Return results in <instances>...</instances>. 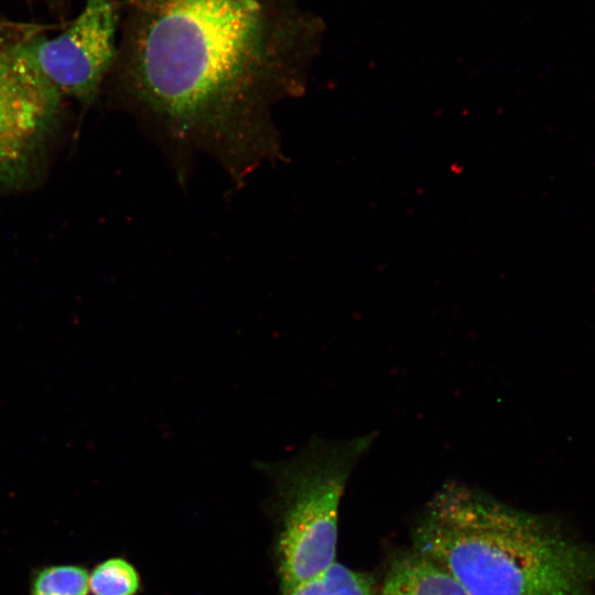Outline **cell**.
<instances>
[{
  "label": "cell",
  "instance_id": "cell-1",
  "mask_svg": "<svg viewBox=\"0 0 595 595\" xmlns=\"http://www.w3.org/2000/svg\"><path fill=\"white\" fill-rule=\"evenodd\" d=\"M322 34L299 0H131L121 96L175 169L205 155L238 184L282 159L273 112L304 94Z\"/></svg>",
  "mask_w": 595,
  "mask_h": 595
},
{
  "label": "cell",
  "instance_id": "cell-2",
  "mask_svg": "<svg viewBox=\"0 0 595 595\" xmlns=\"http://www.w3.org/2000/svg\"><path fill=\"white\" fill-rule=\"evenodd\" d=\"M413 544L467 595H595L594 552L541 517L457 480L426 504Z\"/></svg>",
  "mask_w": 595,
  "mask_h": 595
},
{
  "label": "cell",
  "instance_id": "cell-3",
  "mask_svg": "<svg viewBox=\"0 0 595 595\" xmlns=\"http://www.w3.org/2000/svg\"><path fill=\"white\" fill-rule=\"evenodd\" d=\"M376 439L377 432L339 440L314 435L286 459L253 463L271 484L281 595L335 563L340 500L351 472Z\"/></svg>",
  "mask_w": 595,
  "mask_h": 595
},
{
  "label": "cell",
  "instance_id": "cell-4",
  "mask_svg": "<svg viewBox=\"0 0 595 595\" xmlns=\"http://www.w3.org/2000/svg\"><path fill=\"white\" fill-rule=\"evenodd\" d=\"M115 0H86L61 34L12 46L17 55L58 96L91 104L117 57Z\"/></svg>",
  "mask_w": 595,
  "mask_h": 595
},
{
  "label": "cell",
  "instance_id": "cell-5",
  "mask_svg": "<svg viewBox=\"0 0 595 595\" xmlns=\"http://www.w3.org/2000/svg\"><path fill=\"white\" fill-rule=\"evenodd\" d=\"M62 99L12 46L0 48V185L19 186L30 177Z\"/></svg>",
  "mask_w": 595,
  "mask_h": 595
},
{
  "label": "cell",
  "instance_id": "cell-6",
  "mask_svg": "<svg viewBox=\"0 0 595 595\" xmlns=\"http://www.w3.org/2000/svg\"><path fill=\"white\" fill-rule=\"evenodd\" d=\"M381 595H467L442 565L416 552L397 556L390 564Z\"/></svg>",
  "mask_w": 595,
  "mask_h": 595
},
{
  "label": "cell",
  "instance_id": "cell-7",
  "mask_svg": "<svg viewBox=\"0 0 595 595\" xmlns=\"http://www.w3.org/2000/svg\"><path fill=\"white\" fill-rule=\"evenodd\" d=\"M288 595H376V588L371 575L335 562Z\"/></svg>",
  "mask_w": 595,
  "mask_h": 595
},
{
  "label": "cell",
  "instance_id": "cell-8",
  "mask_svg": "<svg viewBox=\"0 0 595 595\" xmlns=\"http://www.w3.org/2000/svg\"><path fill=\"white\" fill-rule=\"evenodd\" d=\"M89 573L80 565L42 566L31 575V595H88Z\"/></svg>",
  "mask_w": 595,
  "mask_h": 595
},
{
  "label": "cell",
  "instance_id": "cell-9",
  "mask_svg": "<svg viewBox=\"0 0 595 595\" xmlns=\"http://www.w3.org/2000/svg\"><path fill=\"white\" fill-rule=\"evenodd\" d=\"M139 588L138 572L121 558L105 560L89 573V589L93 595H134Z\"/></svg>",
  "mask_w": 595,
  "mask_h": 595
}]
</instances>
